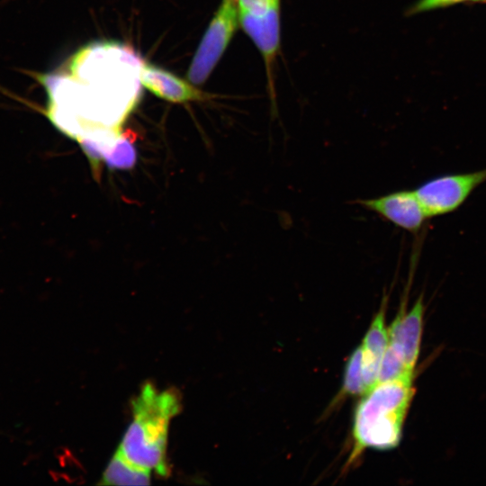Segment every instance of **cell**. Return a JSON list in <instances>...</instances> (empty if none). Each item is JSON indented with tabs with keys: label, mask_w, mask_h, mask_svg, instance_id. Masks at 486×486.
<instances>
[{
	"label": "cell",
	"mask_w": 486,
	"mask_h": 486,
	"mask_svg": "<svg viewBox=\"0 0 486 486\" xmlns=\"http://www.w3.org/2000/svg\"><path fill=\"white\" fill-rule=\"evenodd\" d=\"M131 407L132 421L118 451L131 464L167 476V436L170 420L181 408L178 393L171 389L159 391L147 382L132 400Z\"/></svg>",
	"instance_id": "6da1fadb"
},
{
	"label": "cell",
	"mask_w": 486,
	"mask_h": 486,
	"mask_svg": "<svg viewBox=\"0 0 486 486\" xmlns=\"http://www.w3.org/2000/svg\"><path fill=\"white\" fill-rule=\"evenodd\" d=\"M413 377L378 382L358 402L353 418L349 463L367 448L390 450L401 438L402 425L414 395Z\"/></svg>",
	"instance_id": "7a4b0ae2"
},
{
	"label": "cell",
	"mask_w": 486,
	"mask_h": 486,
	"mask_svg": "<svg viewBox=\"0 0 486 486\" xmlns=\"http://www.w3.org/2000/svg\"><path fill=\"white\" fill-rule=\"evenodd\" d=\"M238 22L235 0H222L192 60L187 72L190 82L202 85L207 80L233 37Z\"/></svg>",
	"instance_id": "3957f363"
},
{
	"label": "cell",
	"mask_w": 486,
	"mask_h": 486,
	"mask_svg": "<svg viewBox=\"0 0 486 486\" xmlns=\"http://www.w3.org/2000/svg\"><path fill=\"white\" fill-rule=\"evenodd\" d=\"M486 182V168L478 171L444 175L432 178L414 189L429 218L457 210L482 184Z\"/></svg>",
	"instance_id": "277c9868"
},
{
	"label": "cell",
	"mask_w": 486,
	"mask_h": 486,
	"mask_svg": "<svg viewBox=\"0 0 486 486\" xmlns=\"http://www.w3.org/2000/svg\"><path fill=\"white\" fill-rule=\"evenodd\" d=\"M356 202L384 220L407 230L418 233L429 219L414 190H400Z\"/></svg>",
	"instance_id": "5b68a950"
},
{
	"label": "cell",
	"mask_w": 486,
	"mask_h": 486,
	"mask_svg": "<svg viewBox=\"0 0 486 486\" xmlns=\"http://www.w3.org/2000/svg\"><path fill=\"white\" fill-rule=\"evenodd\" d=\"M424 310L421 295L409 311L402 305L388 328V346L402 357L410 371H414L419 356Z\"/></svg>",
	"instance_id": "8992f818"
},
{
	"label": "cell",
	"mask_w": 486,
	"mask_h": 486,
	"mask_svg": "<svg viewBox=\"0 0 486 486\" xmlns=\"http://www.w3.org/2000/svg\"><path fill=\"white\" fill-rule=\"evenodd\" d=\"M238 20L243 30L261 52L268 76L280 44L279 5L263 14L238 12Z\"/></svg>",
	"instance_id": "52a82bcc"
},
{
	"label": "cell",
	"mask_w": 486,
	"mask_h": 486,
	"mask_svg": "<svg viewBox=\"0 0 486 486\" xmlns=\"http://www.w3.org/2000/svg\"><path fill=\"white\" fill-rule=\"evenodd\" d=\"M140 81L159 98L172 103L200 101L205 94L174 74L150 64H143Z\"/></svg>",
	"instance_id": "ba28073f"
},
{
	"label": "cell",
	"mask_w": 486,
	"mask_h": 486,
	"mask_svg": "<svg viewBox=\"0 0 486 486\" xmlns=\"http://www.w3.org/2000/svg\"><path fill=\"white\" fill-rule=\"evenodd\" d=\"M386 304L387 297H384L361 345L364 393L377 384L381 362L388 346V329L385 327Z\"/></svg>",
	"instance_id": "9c48e42d"
},
{
	"label": "cell",
	"mask_w": 486,
	"mask_h": 486,
	"mask_svg": "<svg viewBox=\"0 0 486 486\" xmlns=\"http://www.w3.org/2000/svg\"><path fill=\"white\" fill-rule=\"evenodd\" d=\"M150 472L129 462L117 450L108 463L99 484L146 485L150 482Z\"/></svg>",
	"instance_id": "30bf717a"
},
{
	"label": "cell",
	"mask_w": 486,
	"mask_h": 486,
	"mask_svg": "<svg viewBox=\"0 0 486 486\" xmlns=\"http://www.w3.org/2000/svg\"><path fill=\"white\" fill-rule=\"evenodd\" d=\"M342 395L356 396L364 393L362 346H357L348 357L345 367Z\"/></svg>",
	"instance_id": "8fae6325"
},
{
	"label": "cell",
	"mask_w": 486,
	"mask_h": 486,
	"mask_svg": "<svg viewBox=\"0 0 486 486\" xmlns=\"http://www.w3.org/2000/svg\"><path fill=\"white\" fill-rule=\"evenodd\" d=\"M133 141V138L128 133H122L104 159L106 166L111 169L131 168L137 157Z\"/></svg>",
	"instance_id": "7c38bea8"
},
{
	"label": "cell",
	"mask_w": 486,
	"mask_h": 486,
	"mask_svg": "<svg viewBox=\"0 0 486 486\" xmlns=\"http://www.w3.org/2000/svg\"><path fill=\"white\" fill-rule=\"evenodd\" d=\"M238 12L263 14L274 6L279 5V0H238Z\"/></svg>",
	"instance_id": "4fadbf2b"
},
{
	"label": "cell",
	"mask_w": 486,
	"mask_h": 486,
	"mask_svg": "<svg viewBox=\"0 0 486 486\" xmlns=\"http://www.w3.org/2000/svg\"><path fill=\"white\" fill-rule=\"evenodd\" d=\"M466 0H419L410 10L411 13L424 12L434 8L457 4ZM478 1V0H473Z\"/></svg>",
	"instance_id": "5bb4252c"
}]
</instances>
